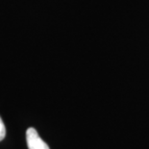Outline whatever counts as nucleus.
Listing matches in <instances>:
<instances>
[{"mask_svg":"<svg viewBox=\"0 0 149 149\" xmlns=\"http://www.w3.org/2000/svg\"><path fill=\"white\" fill-rule=\"evenodd\" d=\"M26 141L29 149H49V146L40 138L37 130L29 128L26 132Z\"/></svg>","mask_w":149,"mask_h":149,"instance_id":"f257e3e1","label":"nucleus"},{"mask_svg":"<svg viewBox=\"0 0 149 149\" xmlns=\"http://www.w3.org/2000/svg\"><path fill=\"white\" fill-rule=\"evenodd\" d=\"M6 136V128H5V125L4 123H3L1 117H0V141H2V139H4Z\"/></svg>","mask_w":149,"mask_h":149,"instance_id":"f03ea898","label":"nucleus"}]
</instances>
